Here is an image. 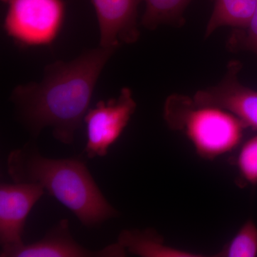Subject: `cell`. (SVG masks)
Instances as JSON below:
<instances>
[{
	"label": "cell",
	"mask_w": 257,
	"mask_h": 257,
	"mask_svg": "<svg viewBox=\"0 0 257 257\" xmlns=\"http://www.w3.org/2000/svg\"><path fill=\"white\" fill-rule=\"evenodd\" d=\"M7 165L15 183L40 184L84 226H99L118 215L82 161L47 158L28 143L10 152Z\"/></svg>",
	"instance_id": "7a4b0ae2"
},
{
	"label": "cell",
	"mask_w": 257,
	"mask_h": 257,
	"mask_svg": "<svg viewBox=\"0 0 257 257\" xmlns=\"http://www.w3.org/2000/svg\"><path fill=\"white\" fill-rule=\"evenodd\" d=\"M117 242L126 251L142 257H200L199 253L167 246L164 238L152 229L123 230Z\"/></svg>",
	"instance_id": "30bf717a"
},
{
	"label": "cell",
	"mask_w": 257,
	"mask_h": 257,
	"mask_svg": "<svg viewBox=\"0 0 257 257\" xmlns=\"http://www.w3.org/2000/svg\"><path fill=\"white\" fill-rule=\"evenodd\" d=\"M137 103L128 87L121 89L119 96L107 101H99L89 109L84 117L87 141L84 152L89 158L106 156L109 147L127 126L135 112Z\"/></svg>",
	"instance_id": "5b68a950"
},
{
	"label": "cell",
	"mask_w": 257,
	"mask_h": 257,
	"mask_svg": "<svg viewBox=\"0 0 257 257\" xmlns=\"http://www.w3.org/2000/svg\"><path fill=\"white\" fill-rule=\"evenodd\" d=\"M236 166L241 178L251 185L257 184V135L240 148Z\"/></svg>",
	"instance_id": "5bb4252c"
},
{
	"label": "cell",
	"mask_w": 257,
	"mask_h": 257,
	"mask_svg": "<svg viewBox=\"0 0 257 257\" xmlns=\"http://www.w3.org/2000/svg\"><path fill=\"white\" fill-rule=\"evenodd\" d=\"M228 49L231 52L247 50L257 55V5L247 26L235 29L227 40Z\"/></svg>",
	"instance_id": "9a60e30c"
},
{
	"label": "cell",
	"mask_w": 257,
	"mask_h": 257,
	"mask_svg": "<svg viewBox=\"0 0 257 257\" xmlns=\"http://www.w3.org/2000/svg\"><path fill=\"white\" fill-rule=\"evenodd\" d=\"M7 6L3 28L22 47L50 45L65 16L62 0H1Z\"/></svg>",
	"instance_id": "277c9868"
},
{
	"label": "cell",
	"mask_w": 257,
	"mask_h": 257,
	"mask_svg": "<svg viewBox=\"0 0 257 257\" xmlns=\"http://www.w3.org/2000/svg\"><path fill=\"white\" fill-rule=\"evenodd\" d=\"M45 191L42 186L36 183L1 184V252L23 244V235L29 214Z\"/></svg>",
	"instance_id": "52a82bcc"
},
{
	"label": "cell",
	"mask_w": 257,
	"mask_h": 257,
	"mask_svg": "<svg viewBox=\"0 0 257 257\" xmlns=\"http://www.w3.org/2000/svg\"><path fill=\"white\" fill-rule=\"evenodd\" d=\"M214 10L206 29L205 37L221 27L235 29L247 26L257 5V0H215Z\"/></svg>",
	"instance_id": "8fae6325"
},
{
	"label": "cell",
	"mask_w": 257,
	"mask_h": 257,
	"mask_svg": "<svg viewBox=\"0 0 257 257\" xmlns=\"http://www.w3.org/2000/svg\"><path fill=\"white\" fill-rule=\"evenodd\" d=\"M99 29V46L116 50L138 41V6L143 0H91Z\"/></svg>",
	"instance_id": "9c48e42d"
},
{
	"label": "cell",
	"mask_w": 257,
	"mask_h": 257,
	"mask_svg": "<svg viewBox=\"0 0 257 257\" xmlns=\"http://www.w3.org/2000/svg\"><path fill=\"white\" fill-rule=\"evenodd\" d=\"M115 52L99 46L69 62L56 61L45 67L40 82L14 88L10 100L32 136L36 138L50 127L57 141L64 145L73 143L99 76Z\"/></svg>",
	"instance_id": "6da1fadb"
},
{
	"label": "cell",
	"mask_w": 257,
	"mask_h": 257,
	"mask_svg": "<svg viewBox=\"0 0 257 257\" xmlns=\"http://www.w3.org/2000/svg\"><path fill=\"white\" fill-rule=\"evenodd\" d=\"M126 251L119 243L100 250H90L72 237L68 219H62L36 242L20 245L0 252L1 257H123Z\"/></svg>",
	"instance_id": "ba28073f"
},
{
	"label": "cell",
	"mask_w": 257,
	"mask_h": 257,
	"mask_svg": "<svg viewBox=\"0 0 257 257\" xmlns=\"http://www.w3.org/2000/svg\"><path fill=\"white\" fill-rule=\"evenodd\" d=\"M257 256V225L248 219L216 256L255 257Z\"/></svg>",
	"instance_id": "4fadbf2b"
},
{
	"label": "cell",
	"mask_w": 257,
	"mask_h": 257,
	"mask_svg": "<svg viewBox=\"0 0 257 257\" xmlns=\"http://www.w3.org/2000/svg\"><path fill=\"white\" fill-rule=\"evenodd\" d=\"M241 67L239 61H231L219 84L198 91L192 98L200 105L217 106L229 111L246 128L257 131V91L240 83L238 75Z\"/></svg>",
	"instance_id": "8992f818"
},
{
	"label": "cell",
	"mask_w": 257,
	"mask_h": 257,
	"mask_svg": "<svg viewBox=\"0 0 257 257\" xmlns=\"http://www.w3.org/2000/svg\"><path fill=\"white\" fill-rule=\"evenodd\" d=\"M164 119L192 144L197 155L213 160L234 151L241 145L246 126L222 108L200 105L193 98L172 94L164 105Z\"/></svg>",
	"instance_id": "3957f363"
},
{
	"label": "cell",
	"mask_w": 257,
	"mask_h": 257,
	"mask_svg": "<svg viewBox=\"0 0 257 257\" xmlns=\"http://www.w3.org/2000/svg\"><path fill=\"white\" fill-rule=\"evenodd\" d=\"M146 8L142 25L149 30H156L162 25H183V15L192 0H143ZM215 1V0H211Z\"/></svg>",
	"instance_id": "7c38bea8"
}]
</instances>
